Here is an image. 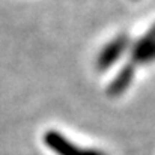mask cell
<instances>
[{
	"instance_id": "obj_1",
	"label": "cell",
	"mask_w": 155,
	"mask_h": 155,
	"mask_svg": "<svg viewBox=\"0 0 155 155\" xmlns=\"http://www.w3.org/2000/svg\"><path fill=\"white\" fill-rule=\"evenodd\" d=\"M44 142L57 155H105L100 151H95V149L78 148L57 131H48L44 136Z\"/></svg>"
},
{
	"instance_id": "obj_4",
	"label": "cell",
	"mask_w": 155,
	"mask_h": 155,
	"mask_svg": "<svg viewBox=\"0 0 155 155\" xmlns=\"http://www.w3.org/2000/svg\"><path fill=\"white\" fill-rule=\"evenodd\" d=\"M131 59H133L134 63H149V62H154L155 60V41L151 45H148L145 50L131 54Z\"/></svg>"
},
{
	"instance_id": "obj_2",
	"label": "cell",
	"mask_w": 155,
	"mask_h": 155,
	"mask_svg": "<svg viewBox=\"0 0 155 155\" xmlns=\"http://www.w3.org/2000/svg\"><path fill=\"white\" fill-rule=\"evenodd\" d=\"M128 44H130V38L127 35H124V33L116 36L114 39H111L101 50V53L98 54V59H97L98 71L108 69L116 60H119V57L128 48Z\"/></svg>"
},
{
	"instance_id": "obj_3",
	"label": "cell",
	"mask_w": 155,
	"mask_h": 155,
	"mask_svg": "<svg viewBox=\"0 0 155 155\" xmlns=\"http://www.w3.org/2000/svg\"><path fill=\"white\" fill-rule=\"evenodd\" d=\"M133 78H134V65L133 63L125 65L117 72V75L113 78V81L110 83V86L107 89V94L110 97H119V95H122L130 87Z\"/></svg>"
},
{
	"instance_id": "obj_5",
	"label": "cell",
	"mask_w": 155,
	"mask_h": 155,
	"mask_svg": "<svg viewBox=\"0 0 155 155\" xmlns=\"http://www.w3.org/2000/svg\"><path fill=\"white\" fill-rule=\"evenodd\" d=\"M155 41V24L134 44V47H133V51H131V54H134V53H139L142 51V50H145L148 45H151L152 42Z\"/></svg>"
}]
</instances>
